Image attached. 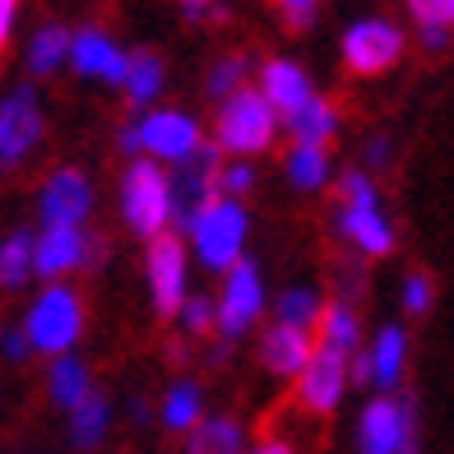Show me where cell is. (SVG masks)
Returning <instances> with one entry per match:
<instances>
[{
	"instance_id": "obj_13",
	"label": "cell",
	"mask_w": 454,
	"mask_h": 454,
	"mask_svg": "<svg viewBox=\"0 0 454 454\" xmlns=\"http://www.w3.org/2000/svg\"><path fill=\"white\" fill-rule=\"evenodd\" d=\"M93 251L98 241L84 223H43V232L33 237V278H70L74 270H84Z\"/></svg>"
},
{
	"instance_id": "obj_15",
	"label": "cell",
	"mask_w": 454,
	"mask_h": 454,
	"mask_svg": "<svg viewBox=\"0 0 454 454\" xmlns=\"http://www.w3.org/2000/svg\"><path fill=\"white\" fill-rule=\"evenodd\" d=\"M126 60H130V51H121L102 28H79V33H70L66 66H70L79 79H93V84L121 89V79H126Z\"/></svg>"
},
{
	"instance_id": "obj_35",
	"label": "cell",
	"mask_w": 454,
	"mask_h": 454,
	"mask_svg": "<svg viewBox=\"0 0 454 454\" xmlns=\"http://www.w3.org/2000/svg\"><path fill=\"white\" fill-rule=\"evenodd\" d=\"M0 357H5V362H28V357H37L33 353V343H28V334H24V325H5V329H0Z\"/></svg>"
},
{
	"instance_id": "obj_3",
	"label": "cell",
	"mask_w": 454,
	"mask_h": 454,
	"mask_svg": "<svg viewBox=\"0 0 454 454\" xmlns=\"http://www.w3.org/2000/svg\"><path fill=\"white\" fill-rule=\"evenodd\" d=\"M116 204H121V218L126 227L149 241L153 232L172 227V195H168V168L149 153H130L126 172H121V185H116Z\"/></svg>"
},
{
	"instance_id": "obj_4",
	"label": "cell",
	"mask_w": 454,
	"mask_h": 454,
	"mask_svg": "<svg viewBox=\"0 0 454 454\" xmlns=\"http://www.w3.org/2000/svg\"><path fill=\"white\" fill-rule=\"evenodd\" d=\"M24 334L33 343V353H43V357L70 353V348L84 339V297H79L66 278H51L28 306Z\"/></svg>"
},
{
	"instance_id": "obj_28",
	"label": "cell",
	"mask_w": 454,
	"mask_h": 454,
	"mask_svg": "<svg viewBox=\"0 0 454 454\" xmlns=\"http://www.w3.org/2000/svg\"><path fill=\"white\" fill-rule=\"evenodd\" d=\"M191 436V454H237V450H246V431H241V422L237 418H204L200 412V422L185 431Z\"/></svg>"
},
{
	"instance_id": "obj_30",
	"label": "cell",
	"mask_w": 454,
	"mask_h": 454,
	"mask_svg": "<svg viewBox=\"0 0 454 454\" xmlns=\"http://www.w3.org/2000/svg\"><path fill=\"white\" fill-rule=\"evenodd\" d=\"M316 316H320V293L316 287H283V293L274 297V320L278 325H293V329H311L316 334Z\"/></svg>"
},
{
	"instance_id": "obj_25",
	"label": "cell",
	"mask_w": 454,
	"mask_h": 454,
	"mask_svg": "<svg viewBox=\"0 0 454 454\" xmlns=\"http://www.w3.org/2000/svg\"><path fill=\"white\" fill-rule=\"evenodd\" d=\"M112 431V399L89 389L84 399L70 408V445L74 450H98Z\"/></svg>"
},
{
	"instance_id": "obj_36",
	"label": "cell",
	"mask_w": 454,
	"mask_h": 454,
	"mask_svg": "<svg viewBox=\"0 0 454 454\" xmlns=\"http://www.w3.org/2000/svg\"><path fill=\"white\" fill-rule=\"evenodd\" d=\"M278 5V14H283V24L287 28H311L316 24V14H320V0H274Z\"/></svg>"
},
{
	"instance_id": "obj_38",
	"label": "cell",
	"mask_w": 454,
	"mask_h": 454,
	"mask_svg": "<svg viewBox=\"0 0 454 454\" xmlns=\"http://www.w3.org/2000/svg\"><path fill=\"white\" fill-rule=\"evenodd\" d=\"M450 28H454V24H427V28H418V33H422V47H427V51H445V47H450Z\"/></svg>"
},
{
	"instance_id": "obj_23",
	"label": "cell",
	"mask_w": 454,
	"mask_h": 454,
	"mask_svg": "<svg viewBox=\"0 0 454 454\" xmlns=\"http://www.w3.org/2000/svg\"><path fill=\"white\" fill-rule=\"evenodd\" d=\"M89 389H93V371H89L84 357H74V348H70V353H56L47 362V399L56 408L70 412L79 399L89 395Z\"/></svg>"
},
{
	"instance_id": "obj_1",
	"label": "cell",
	"mask_w": 454,
	"mask_h": 454,
	"mask_svg": "<svg viewBox=\"0 0 454 454\" xmlns=\"http://www.w3.org/2000/svg\"><path fill=\"white\" fill-rule=\"evenodd\" d=\"M181 237H185V246L195 251V260L204 264V270L223 274L237 255H246V237H251V214H246L241 195H223V191H218L214 200H204L200 209L185 218Z\"/></svg>"
},
{
	"instance_id": "obj_11",
	"label": "cell",
	"mask_w": 454,
	"mask_h": 454,
	"mask_svg": "<svg viewBox=\"0 0 454 454\" xmlns=\"http://www.w3.org/2000/svg\"><path fill=\"white\" fill-rule=\"evenodd\" d=\"M218 168H223V149L214 139H200L181 162H172L168 195H172V223L176 227H185V218H191L204 200L218 195Z\"/></svg>"
},
{
	"instance_id": "obj_6",
	"label": "cell",
	"mask_w": 454,
	"mask_h": 454,
	"mask_svg": "<svg viewBox=\"0 0 454 454\" xmlns=\"http://www.w3.org/2000/svg\"><path fill=\"white\" fill-rule=\"evenodd\" d=\"M264 278L255 270V260L237 255L232 264L223 270V287L214 297V334L223 343H237L241 334H251V325L264 316Z\"/></svg>"
},
{
	"instance_id": "obj_31",
	"label": "cell",
	"mask_w": 454,
	"mask_h": 454,
	"mask_svg": "<svg viewBox=\"0 0 454 454\" xmlns=\"http://www.w3.org/2000/svg\"><path fill=\"white\" fill-rule=\"evenodd\" d=\"M246 70H251V60H246L241 51H232V56H218L214 66H209V79H204V89H209V98L218 102V98H227L237 84H246Z\"/></svg>"
},
{
	"instance_id": "obj_41",
	"label": "cell",
	"mask_w": 454,
	"mask_h": 454,
	"mask_svg": "<svg viewBox=\"0 0 454 454\" xmlns=\"http://www.w3.org/2000/svg\"><path fill=\"white\" fill-rule=\"evenodd\" d=\"M209 5H214V0H181V10L191 14V19H195V14H204V10H209Z\"/></svg>"
},
{
	"instance_id": "obj_42",
	"label": "cell",
	"mask_w": 454,
	"mask_h": 454,
	"mask_svg": "<svg viewBox=\"0 0 454 454\" xmlns=\"http://www.w3.org/2000/svg\"><path fill=\"white\" fill-rule=\"evenodd\" d=\"M450 24H454V0H450Z\"/></svg>"
},
{
	"instance_id": "obj_37",
	"label": "cell",
	"mask_w": 454,
	"mask_h": 454,
	"mask_svg": "<svg viewBox=\"0 0 454 454\" xmlns=\"http://www.w3.org/2000/svg\"><path fill=\"white\" fill-rule=\"evenodd\" d=\"M408 14L418 19V28H427V24H450V0H408Z\"/></svg>"
},
{
	"instance_id": "obj_27",
	"label": "cell",
	"mask_w": 454,
	"mask_h": 454,
	"mask_svg": "<svg viewBox=\"0 0 454 454\" xmlns=\"http://www.w3.org/2000/svg\"><path fill=\"white\" fill-rule=\"evenodd\" d=\"M66 56H70V28H66V24H43V28H33L28 51H24V66H28L33 79L56 74L60 66H66Z\"/></svg>"
},
{
	"instance_id": "obj_20",
	"label": "cell",
	"mask_w": 454,
	"mask_h": 454,
	"mask_svg": "<svg viewBox=\"0 0 454 454\" xmlns=\"http://www.w3.org/2000/svg\"><path fill=\"white\" fill-rule=\"evenodd\" d=\"M162 89H168V60H162L158 51H149V47L130 51L126 79H121V93H126L130 107H153V102L162 98Z\"/></svg>"
},
{
	"instance_id": "obj_16",
	"label": "cell",
	"mask_w": 454,
	"mask_h": 454,
	"mask_svg": "<svg viewBox=\"0 0 454 454\" xmlns=\"http://www.w3.org/2000/svg\"><path fill=\"white\" fill-rule=\"evenodd\" d=\"M93 214V181L79 168H56L37 191V218L43 223H89Z\"/></svg>"
},
{
	"instance_id": "obj_26",
	"label": "cell",
	"mask_w": 454,
	"mask_h": 454,
	"mask_svg": "<svg viewBox=\"0 0 454 454\" xmlns=\"http://www.w3.org/2000/svg\"><path fill=\"white\" fill-rule=\"evenodd\" d=\"M200 412H204L200 380H172L162 403H158V422H162V431H172V436H185V431L200 422Z\"/></svg>"
},
{
	"instance_id": "obj_9",
	"label": "cell",
	"mask_w": 454,
	"mask_h": 454,
	"mask_svg": "<svg viewBox=\"0 0 454 454\" xmlns=\"http://www.w3.org/2000/svg\"><path fill=\"white\" fill-rule=\"evenodd\" d=\"M47 135L43 98L33 84H14L0 93V168L14 172L37 153V144Z\"/></svg>"
},
{
	"instance_id": "obj_12",
	"label": "cell",
	"mask_w": 454,
	"mask_h": 454,
	"mask_svg": "<svg viewBox=\"0 0 454 454\" xmlns=\"http://www.w3.org/2000/svg\"><path fill=\"white\" fill-rule=\"evenodd\" d=\"M293 385H297V403H301L306 412H316V418H329V412L343 403L348 385H353V376H348V353L316 343V348H311V357H306V366L293 376Z\"/></svg>"
},
{
	"instance_id": "obj_5",
	"label": "cell",
	"mask_w": 454,
	"mask_h": 454,
	"mask_svg": "<svg viewBox=\"0 0 454 454\" xmlns=\"http://www.w3.org/2000/svg\"><path fill=\"white\" fill-rule=\"evenodd\" d=\"M200 139H204V126L191 112L158 107V112H144L139 121H126V126L116 130V149L126 158L130 153H149L158 162H181Z\"/></svg>"
},
{
	"instance_id": "obj_8",
	"label": "cell",
	"mask_w": 454,
	"mask_h": 454,
	"mask_svg": "<svg viewBox=\"0 0 454 454\" xmlns=\"http://www.w3.org/2000/svg\"><path fill=\"white\" fill-rule=\"evenodd\" d=\"M357 450L362 454H412L418 450V412L399 389H380L357 418Z\"/></svg>"
},
{
	"instance_id": "obj_32",
	"label": "cell",
	"mask_w": 454,
	"mask_h": 454,
	"mask_svg": "<svg viewBox=\"0 0 454 454\" xmlns=\"http://www.w3.org/2000/svg\"><path fill=\"white\" fill-rule=\"evenodd\" d=\"M172 320H181V334H191V339L214 334V297H204V293L191 297V293H185Z\"/></svg>"
},
{
	"instance_id": "obj_17",
	"label": "cell",
	"mask_w": 454,
	"mask_h": 454,
	"mask_svg": "<svg viewBox=\"0 0 454 454\" xmlns=\"http://www.w3.org/2000/svg\"><path fill=\"white\" fill-rule=\"evenodd\" d=\"M334 227H339L343 241H353L357 251L371 255V260H380V255L395 251V227H389V218H385V209H380V200H362V204L339 200Z\"/></svg>"
},
{
	"instance_id": "obj_10",
	"label": "cell",
	"mask_w": 454,
	"mask_h": 454,
	"mask_svg": "<svg viewBox=\"0 0 454 454\" xmlns=\"http://www.w3.org/2000/svg\"><path fill=\"white\" fill-rule=\"evenodd\" d=\"M403 47H408V37H403L399 24H389V19H357V24L343 33L339 56H343L348 74L376 79V74H389L399 66Z\"/></svg>"
},
{
	"instance_id": "obj_21",
	"label": "cell",
	"mask_w": 454,
	"mask_h": 454,
	"mask_svg": "<svg viewBox=\"0 0 454 454\" xmlns=\"http://www.w3.org/2000/svg\"><path fill=\"white\" fill-rule=\"evenodd\" d=\"M278 126L293 135V139H301V144H329V139L339 135V112H334V102H329V98L311 93L306 102H297V107L287 112Z\"/></svg>"
},
{
	"instance_id": "obj_18",
	"label": "cell",
	"mask_w": 454,
	"mask_h": 454,
	"mask_svg": "<svg viewBox=\"0 0 454 454\" xmlns=\"http://www.w3.org/2000/svg\"><path fill=\"white\" fill-rule=\"evenodd\" d=\"M311 348H316L311 329H293V325L274 320L260 334V366L270 371V376H278V380H293L297 371L306 366V357H311Z\"/></svg>"
},
{
	"instance_id": "obj_14",
	"label": "cell",
	"mask_w": 454,
	"mask_h": 454,
	"mask_svg": "<svg viewBox=\"0 0 454 454\" xmlns=\"http://www.w3.org/2000/svg\"><path fill=\"white\" fill-rule=\"evenodd\" d=\"M403 366H408V334L399 325H385L380 334L366 343V353L357 348V353L348 357V376L376 385V389H399Z\"/></svg>"
},
{
	"instance_id": "obj_22",
	"label": "cell",
	"mask_w": 454,
	"mask_h": 454,
	"mask_svg": "<svg viewBox=\"0 0 454 454\" xmlns=\"http://www.w3.org/2000/svg\"><path fill=\"white\" fill-rule=\"evenodd\" d=\"M316 343L325 348H339V353L353 357L357 348H362V316H357V306L353 301H320V316H316Z\"/></svg>"
},
{
	"instance_id": "obj_34",
	"label": "cell",
	"mask_w": 454,
	"mask_h": 454,
	"mask_svg": "<svg viewBox=\"0 0 454 454\" xmlns=\"http://www.w3.org/2000/svg\"><path fill=\"white\" fill-rule=\"evenodd\" d=\"M251 185H255V168H251V158H227V153H223L218 191H223V195H246Z\"/></svg>"
},
{
	"instance_id": "obj_29",
	"label": "cell",
	"mask_w": 454,
	"mask_h": 454,
	"mask_svg": "<svg viewBox=\"0 0 454 454\" xmlns=\"http://www.w3.org/2000/svg\"><path fill=\"white\" fill-rule=\"evenodd\" d=\"M28 278H33V232L14 227L10 237H0V287L19 293Z\"/></svg>"
},
{
	"instance_id": "obj_7",
	"label": "cell",
	"mask_w": 454,
	"mask_h": 454,
	"mask_svg": "<svg viewBox=\"0 0 454 454\" xmlns=\"http://www.w3.org/2000/svg\"><path fill=\"white\" fill-rule=\"evenodd\" d=\"M144 278H149V301L158 320H172L181 297L191 293V246L176 227H162L149 237V255H144Z\"/></svg>"
},
{
	"instance_id": "obj_40",
	"label": "cell",
	"mask_w": 454,
	"mask_h": 454,
	"mask_svg": "<svg viewBox=\"0 0 454 454\" xmlns=\"http://www.w3.org/2000/svg\"><path fill=\"white\" fill-rule=\"evenodd\" d=\"M366 162H371V168H385V162H389V144L385 139H371L366 144Z\"/></svg>"
},
{
	"instance_id": "obj_33",
	"label": "cell",
	"mask_w": 454,
	"mask_h": 454,
	"mask_svg": "<svg viewBox=\"0 0 454 454\" xmlns=\"http://www.w3.org/2000/svg\"><path fill=\"white\" fill-rule=\"evenodd\" d=\"M431 297H436V283H431V274H422V270H412L408 278H403V316L408 320H422L427 311H431Z\"/></svg>"
},
{
	"instance_id": "obj_19",
	"label": "cell",
	"mask_w": 454,
	"mask_h": 454,
	"mask_svg": "<svg viewBox=\"0 0 454 454\" xmlns=\"http://www.w3.org/2000/svg\"><path fill=\"white\" fill-rule=\"evenodd\" d=\"M255 89L270 98V107L278 112V121L297 107V102H306L316 93V84H311V74H306L297 60H287V56H270L260 66V74H255Z\"/></svg>"
},
{
	"instance_id": "obj_2",
	"label": "cell",
	"mask_w": 454,
	"mask_h": 454,
	"mask_svg": "<svg viewBox=\"0 0 454 454\" xmlns=\"http://www.w3.org/2000/svg\"><path fill=\"white\" fill-rule=\"evenodd\" d=\"M278 112L270 107V98L260 89L237 84L227 98H218V116H214V144L227 158H255L264 149H274L278 139Z\"/></svg>"
},
{
	"instance_id": "obj_39",
	"label": "cell",
	"mask_w": 454,
	"mask_h": 454,
	"mask_svg": "<svg viewBox=\"0 0 454 454\" xmlns=\"http://www.w3.org/2000/svg\"><path fill=\"white\" fill-rule=\"evenodd\" d=\"M14 24H19V0H0V51L10 47Z\"/></svg>"
},
{
	"instance_id": "obj_24",
	"label": "cell",
	"mask_w": 454,
	"mask_h": 454,
	"mask_svg": "<svg viewBox=\"0 0 454 454\" xmlns=\"http://www.w3.org/2000/svg\"><path fill=\"white\" fill-rule=\"evenodd\" d=\"M283 172L293 181V191H325L329 176H334V162H329V144H301L293 139V149L283 158Z\"/></svg>"
}]
</instances>
